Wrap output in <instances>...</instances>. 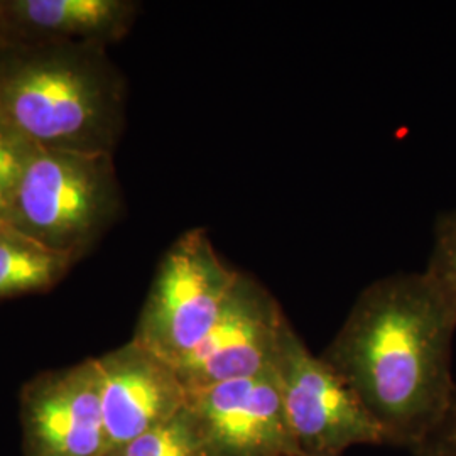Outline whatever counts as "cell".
Returning a JSON list of instances; mask_svg holds the SVG:
<instances>
[{
  "label": "cell",
  "mask_w": 456,
  "mask_h": 456,
  "mask_svg": "<svg viewBox=\"0 0 456 456\" xmlns=\"http://www.w3.org/2000/svg\"><path fill=\"white\" fill-rule=\"evenodd\" d=\"M456 305L426 273L394 274L360 293L322 354L379 426L416 455L453 403Z\"/></svg>",
  "instance_id": "obj_1"
},
{
  "label": "cell",
  "mask_w": 456,
  "mask_h": 456,
  "mask_svg": "<svg viewBox=\"0 0 456 456\" xmlns=\"http://www.w3.org/2000/svg\"><path fill=\"white\" fill-rule=\"evenodd\" d=\"M126 117V85L105 49L0 46V120L34 146L112 154Z\"/></svg>",
  "instance_id": "obj_2"
},
{
  "label": "cell",
  "mask_w": 456,
  "mask_h": 456,
  "mask_svg": "<svg viewBox=\"0 0 456 456\" xmlns=\"http://www.w3.org/2000/svg\"><path fill=\"white\" fill-rule=\"evenodd\" d=\"M122 207L112 154L36 146L9 224L80 261Z\"/></svg>",
  "instance_id": "obj_3"
},
{
  "label": "cell",
  "mask_w": 456,
  "mask_h": 456,
  "mask_svg": "<svg viewBox=\"0 0 456 456\" xmlns=\"http://www.w3.org/2000/svg\"><path fill=\"white\" fill-rule=\"evenodd\" d=\"M239 276L205 228L184 232L159 262L132 340L180 365L210 333Z\"/></svg>",
  "instance_id": "obj_4"
},
{
  "label": "cell",
  "mask_w": 456,
  "mask_h": 456,
  "mask_svg": "<svg viewBox=\"0 0 456 456\" xmlns=\"http://www.w3.org/2000/svg\"><path fill=\"white\" fill-rule=\"evenodd\" d=\"M273 370L299 455L342 456L352 446L386 444L355 392L322 355L311 354L291 322Z\"/></svg>",
  "instance_id": "obj_5"
},
{
  "label": "cell",
  "mask_w": 456,
  "mask_h": 456,
  "mask_svg": "<svg viewBox=\"0 0 456 456\" xmlns=\"http://www.w3.org/2000/svg\"><path fill=\"white\" fill-rule=\"evenodd\" d=\"M288 322L276 296L240 273L210 333L175 367L184 389L200 391L273 370Z\"/></svg>",
  "instance_id": "obj_6"
},
{
  "label": "cell",
  "mask_w": 456,
  "mask_h": 456,
  "mask_svg": "<svg viewBox=\"0 0 456 456\" xmlns=\"http://www.w3.org/2000/svg\"><path fill=\"white\" fill-rule=\"evenodd\" d=\"M24 456H109L97 359L36 375L20 392Z\"/></svg>",
  "instance_id": "obj_7"
},
{
  "label": "cell",
  "mask_w": 456,
  "mask_h": 456,
  "mask_svg": "<svg viewBox=\"0 0 456 456\" xmlns=\"http://www.w3.org/2000/svg\"><path fill=\"white\" fill-rule=\"evenodd\" d=\"M212 456L297 455L274 370L188 392Z\"/></svg>",
  "instance_id": "obj_8"
},
{
  "label": "cell",
  "mask_w": 456,
  "mask_h": 456,
  "mask_svg": "<svg viewBox=\"0 0 456 456\" xmlns=\"http://www.w3.org/2000/svg\"><path fill=\"white\" fill-rule=\"evenodd\" d=\"M97 363L110 455L167 423L188 404L175 365L134 340L98 357Z\"/></svg>",
  "instance_id": "obj_9"
},
{
  "label": "cell",
  "mask_w": 456,
  "mask_h": 456,
  "mask_svg": "<svg viewBox=\"0 0 456 456\" xmlns=\"http://www.w3.org/2000/svg\"><path fill=\"white\" fill-rule=\"evenodd\" d=\"M135 14L129 0H0V46L105 49L129 33Z\"/></svg>",
  "instance_id": "obj_10"
},
{
  "label": "cell",
  "mask_w": 456,
  "mask_h": 456,
  "mask_svg": "<svg viewBox=\"0 0 456 456\" xmlns=\"http://www.w3.org/2000/svg\"><path fill=\"white\" fill-rule=\"evenodd\" d=\"M77 259L34 240L9 222L0 224V299L54 288Z\"/></svg>",
  "instance_id": "obj_11"
},
{
  "label": "cell",
  "mask_w": 456,
  "mask_h": 456,
  "mask_svg": "<svg viewBox=\"0 0 456 456\" xmlns=\"http://www.w3.org/2000/svg\"><path fill=\"white\" fill-rule=\"evenodd\" d=\"M110 456H212V453L186 404L173 419L151 429Z\"/></svg>",
  "instance_id": "obj_12"
},
{
  "label": "cell",
  "mask_w": 456,
  "mask_h": 456,
  "mask_svg": "<svg viewBox=\"0 0 456 456\" xmlns=\"http://www.w3.org/2000/svg\"><path fill=\"white\" fill-rule=\"evenodd\" d=\"M36 146L0 120V224L9 222Z\"/></svg>",
  "instance_id": "obj_13"
},
{
  "label": "cell",
  "mask_w": 456,
  "mask_h": 456,
  "mask_svg": "<svg viewBox=\"0 0 456 456\" xmlns=\"http://www.w3.org/2000/svg\"><path fill=\"white\" fill-rule=\"evenodd\" d=\"M456 305V210L441 213L435 225V244L424 271Z\"/></svg>",
  "instance_id": "obj_14"
},
{
  "label": "cell",
  "mask_w": 456,
  "mask_h": 456,
  "mask_svg": "<svg viewBox=\"0 0 456 456\" xmlns=\"http://www.w3.org/2000/svg\"><path fill=\"white\" fill-rule=\"evenodd\" d=\"M414 456H456V394L440 428Z\"/></svg>",
  "instance_id": "obj_15"
},
{
  "label": "cell",
  "mask_w": 456,
  "mask_h": 456,
  "mask_svg": "<svg viewBox=\"0 0 456 456\" xmlns=\"http://www.w3.org/2000/svg\"><path fill=\"white\" fill-rule=\"evenodd\" d=\"M291 456H303V455H299V453H297V455H291Z\"/></svg>",
  "instance_id": "obj_16"
}]
</instances>
